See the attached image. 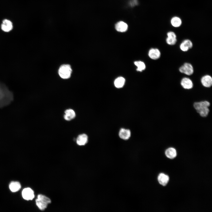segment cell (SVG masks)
Masks as SVG:
<instances>
[{
	"mask_svg": "<svg viewBox=\"0 0 212 212\" xmlns=\"http://www.w3.org/2000/svg\"><path fill=\"white\" fill-rule=\"evenodd\" d=\"M158 179L160 184L165 186L168 183L169 180V177L168 175L163 173H161L158 175Z\"/></svg>",
	"mask_w": 212,
	"mask_h": 212,
	"instance_id": "cell-13",
	"label": "cell"
},
{
	"mask_svg": "<svg viewBox=\"0 0 212 212\" xmlns=\"http://www.w3.org/2000/svg\"><path fill=\"white\" fill-rule=\"evenodd\" d=\"M9 188L12 192H16L18 191L21 188V185L18 182H12L10 184Z\"/></svg>",
	"mask_w": 212,
	"mask_h": 212,
	"instance_id": "cell-18",
	"label": "cell"
},
{
	"mask_svg": "<svg viewBox=\"0 0 212 212\" xmlns=\"http://www.w3.org/2000/svg\"><path fill=\"white\" fill-rule=\"evenodd\" d=\"M65 114L64 116V119L67 121H69L74 119L76 114L74 111L72 109H69L65 110Z\"/></svg>",
	"mask_w": 212,
	"mask_h": 212,
	"instance_id": "cell-14",
	"label": "cell"
},
{
	"mask_svg": "<svg viewBox=\"0 0 212 212\" xmlns=\"http://www.w3.org/2000/svg\"><path fill=\"white\" fill-rule=\"evenodd\" d=\"M201 82L204 87H209L212 85V78L209 75H205L201 78Z\"/></svg>",
	"mask_w": 212,
	"mask_h": 212,
	"instance_id": "cell-9",
	"label": "cell"
},
{
	"mask_svg": "<svg viewBox=\"0 0 212 212\" xmlns=\"http://www.w3.org/2000/svg\"><path fill=\"white\" fill-rule=\"evenodd\" d=\"M13 99L12 92L5 85L0 82V108L9 105Z\"/></svg>",
	"mask_w": 212,
	"mask_h": 212,
	"instance_id": "cell-1",
	"label": "cell"
},
{
	"mask_svg": "<svg viewBox=\"0 0 212 212\" xmlns=\"http://www.w3.org/2000/svg\"><path fill=\"white\" fill-rule=\"evenodd\" d=\"M125 82V79L122 77H119L116 78L114 81V85L117 88H120L123 87Z\"/></svg>",
	"mask_w": 212,
	"mask_h": 212,
	"instance_id": "cell-20",
	"label": "cell"
},
{
	"mask_svg": "<svg viewBox=\"0 0 212 212\" xmlns=\"http://www.w3.org/2000/svg\"><path fill=\"white\" fill-rule=\"evenodd\" d=\"M51 202V200L49 198L41 194L38 195L37 198L36 200L37 206L40 210L42 211L45 210L47 208L48 205Z\"/></svg>",
	"mask_w": 212,
	"mask_h": 212,
	"instance_id": "cell-2",
	"label": "cell"
},
{
	"mask_svg": "<svg viewBox=\"0 0 212 212\" xmlns=\"http://www.w3.org/2000/svg\"><path fill=\"white\" fill-rule=\"evenodd\" d=\"M210 105V102L207 101L196 102H194L193 104V107L196 111L203 107H208Z\"/></svg>",
	"mask_w": 212,
	"mask_h": 212,
	"instance_id": "cell-16",
	"label": "cell"
},
{
	"mask_svg": "<svg viewBox=\"0 0 212 212\" xmlns=\"http://www.w3.org/2000/svg\"><path fill=\"white\" fill-rule=\"evenodd\" d=\"M180 49L183 52H186L189 49V48L182 42L180 45Z\"/></svg>",
	"mask_w": 212,
	"mask_h": 212,
	"instance_id": "cell-24",
	"label": "cell"
},
{
	"mask_svg": "<svg viewBox=\"0 0 212 212\" xmlns=\"http://www.w3.org/2000/svg\"><path fill=\"white\" fill-rule=\"evenodd\" d=\"M22 196L26 200H32L34 197V192L32 190L29 188H25L22 192Z\"/></svg>",
	"mask_w": 212,
	"mask_h": 212,
	"instance_id": "cell-5",
	"label": "cell"
},
{
	"mask_svg": "<svg viewBox=\"0 0 212 212\" xmlns=\"http://www.w3.org/2000/svg\"><path fill=\"white\" fill-rule=\"evenodd\" d=\"M167 37L166 41L167 44L170 45H173L176 43L177 39L175 33L172 31L168 32L167 33Z\"/></svg>",
	"mask_w": 212,
	"mask_h": 212,
	"instance_id": "cell-6",
	"label": "cell"
},
{
	"mask_svg": "<svg viewBox=\"0 0 212 212\" xmlns=\"http://www.w3.org/2000/svg\"><path fill=\"white\" fill-rule=\"evenodd\" d=\"M161 53L160 51L157 48H152L148 52V56L151 59H157L160 57Z\"/></svg>",
	"mask_w": 212,
	"mask_h": 212,
	"instance_id": "cell-10",
	"label": "cell"
},
{
	"mask_svg": "<svg viewBox=\"0 0 212 212\" xmlns=\"http://www.w3.org/2000/svg\"><path fill=\"white\" fill-rule=\"evenodd\" d=\"M13 27L12 22L9 20L7 19L3 20L1 25V29L5 32H8L11 31L13 28Z\"/></svg>",
	"mask_w": 212,
	"mask_h": 212,
	"instance_id": "cell-7",
	"label": "cell"
},
{
	"mask_svg": "<svg viewBox=\"0 0 212 212\" xmlns=\"http://www.w3.org/2000/svg\"><path fill=\"white\" fill-rule=\"evenodd\" d=\"M180 84L182 87L186 89H190L193 87L192 80L187 77H184L181 80Z\"/></svg>",
	"mask_w": 212,
	"mask_h": 212,
	"instance_id": "cell-8",
	"label": "cell"
},
{
	"mask_svg": "<svg viewBox=\"0 0 212 212\" xmlns=\"http://www.w3.org/2000/svg\"><path fill=\"white\" fill-rule=\"evenodd\" d=\"M115 28L118 32H124L127 30L128 25L125 22L123 21H120L115 24Z\"/></svg>",
	"mask_w": 212,
	"mask_h": 212,
	"instance_id": "cell-12",
	"label": "cell"
},
{
	"mask_svg": "<svg viewBox=\"0 0 212 212\" xmlns=\"http://www.w3.org/2000/svg\"><path fill=\"white\" fill-rule=\"evenodd\" d=\"M72 69L70 66L68 64H63L59 67L58 73L61 78L63 79L69 78L71 75Z\"/></svg>",
	"mask_w": 212,
	"mask_h": 212,
	"instance_id": "cell-3",
	"label": "cell"
},
{
	"mask_svg": "<svg viewBox=\"0 0 212 212\" xmlns=\"http://www.w3.org/2000/svg\"><path fill=\"white\" fill-rule=\"evenodd\" d=\"M182 42L185 44L189 49L193 47V43L189 39H185L183 40Z\"/></svg>",
	"mask_w": 212,
	"mask_h": 212,
	"instance_id": "cell-23",
	"label": "cell"
},
{
	"mask_svg": "<svg viewBox=\"0 0 212 212\" xmlns=\"http://www.w3.org/2000/svg\"><path fill=\"white\" fill-rule=\"evenodd\" d=\"M170 23L173 26L175 27H178L181 25L182 21L179 17L178 16H174L171 19Z\"/></svg>",
	"mask_w": 212,
	"mask_h": 212,
	"instance_id": "cell-19",
	"label": "cell"
},
{
	"mask_svg": "<svg viewBox=\"0 0 212 212\" xmlns=\"http://www.w3.org/2000/svg\"><path fill=\"white\" fill-rule=\"evenodd\" d=\"M119 135L122 139L127 140L130 137L131 132L130 130L124 128L121 129L119 132Z\"/></svg>",
	"mask_w": 212,
	"mask_h": 212,
	"instance_id": "cell-15",
	"label": "cell"
},
{
	"mask_svg": "<svg viewBox=\"0 0 212 212\" xmlns=\"http://www.w3.org/2000/svg\"><path fill=\"white\" fill-rule=\"evenodd\" d=\"M138 4V0H130L129 3V5L132 7L137 5Z\"/></svg>",
	"mask_w": 212,
	"mask_h": 212,
	"instance_id": "cell-25",
	"label": "cell"
},
{
	"mask_svg": "<svg viewBox=\"0 0 212 212\" xmlns=\"http://www.w3.org/2000/svg\"><path fill=\"white\" fill-rule=\"evenodd\" d=\"M196 111L201 116L205 117L208 115L209 112V110L208 107H204L201 108Z\"/></svg>",
	"mask_w": 212,
	"mask_h": 212,
	"instance_id": "cell-21",
	"label": "cell"
},
{
	"mask_svg": "<svg viewBox=\"0 0 212 212\" xmlns=\"http://www.w3.org/2000/svg\"><path fill=\"white\" fill-rule=\"evenodd\" d=\"M165 153L166 157L170 159L175 158L177 155L176 150L172 147L167 149L165 151Z\"/></svg>",
	"mask_w": 212,
	"mask_h": 212,
	"instance_id": "cell-17",
	"label": "cell"
},
{
	"mask_svg": "<svg viewBox=\"0 0 212 212\" xmlns=\"http://www.w3.org/2000/svg\"><path fill=\"white\" fill-rule=\"evenodd\" d=\"M88 137L85 134H82L79 135L76 139V143L79 145H84L87 142Z\"/></svg>",
	"mask_w": 212,
	"mask_h": 212,
	"instance_id": "cell-11",
	"label": "cell"
},
{
	"mask_svg": "<svg viewBox=\"0 0 212 212\" xmlns=\"http://www.w3.org/2000/svg\"><path fill=\"white\" fill-rule=\"evenodd\" d=\"M179 71L181 73L188 75H190L193 73L194 70L191 64L185 63L179 68Z\"/></svg>",
	"mask_w": 212,
	"mask_h": 212,
	"instance_id": "cell-4",
	"label": "cell"
},
{
	"mask_svg": "<svg viewBox=\"0 0 212 212\" xmlns=\"http://www.w3.org/2000/svg\"><path fill=\"white\" fill-rule=\"evenodd\" d=\"M135 64L137 67V70L141 72L145 68V63L142 61H138L134 62Z\"/></svg>",
	"mask_w": 212,
	"mask_h": 212,
	"instance_id": "cell-22",
	"label": "cell"
}]
</instances>
